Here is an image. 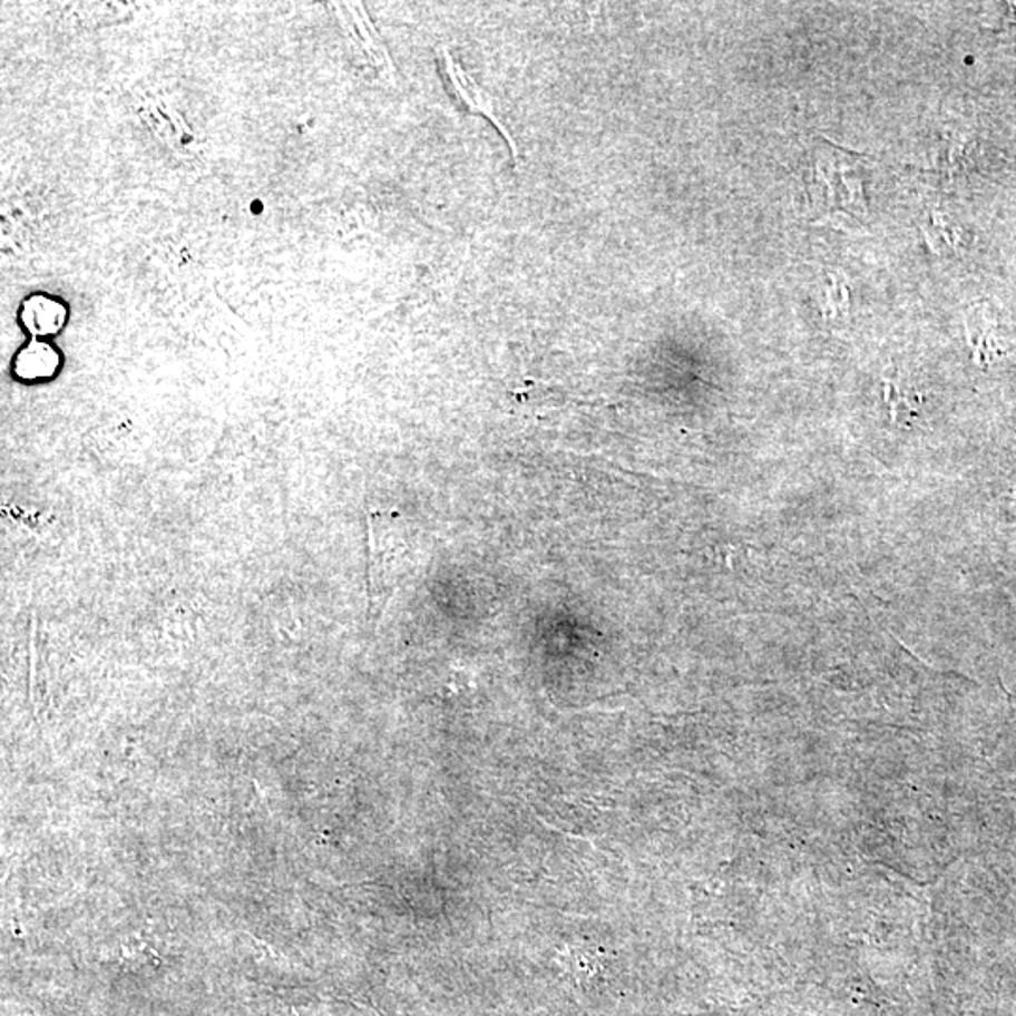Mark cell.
<instances>
[{
    "mask_svg": "<svg viewBox=\"0 0 1016 1016\" xmlns=\"http://www.w3.org/2000/svg\"><path fill=\"white\" fill-rule=\"evenodd\" d=\"M843 153L846 152H841V149H836L834 152L830 146L824 147L823 157H817L815 183H813V188H810V193L821 194V198H823L821 206L824 209L827 207L829 209L838 207V209L854 213L853 204L847 198L846 193L841 190L840 185L849 193L862 198L859 179L857 177L847 179V174H851V172L859 168V164L849 163L843 157Z\"/></svg>",
    "mask_w": 1016,
    "mask_h": 1016,
    "instance_id": "cell-1",
    "label": "cell"
},
{
    "mask_svg": "<svg viewBox=\"0 0 1016 1016\" xmlns=\"http://www.w3.org/2000/svg\"><path fill=\"white\" fill-rule=\"evenodd\" d=\"M67 316V305L59 302L57 297H49L46 294L27 297L21 305V313H19L23 326L32 335H40V338L59 332L65 326Z\"/></svg>",
    "mask_w": 1016,
    "mask_h": 1016,
    "instance_id": "cell-3",
    "label": "cell"
},
{
    "mask_svg": "<svg viewBox=\"0 0 1016 1016\" xmlns=\"http://www.w3.org/2000/svg\"><path fill=\"white\" fill-rule=\"evenodd\" d=\"M441 59H442V70L447 74L448 81L452 85L455 89L456 97L460 98L461 104L466 106L467 109H471L472 114H480L485 116L486 119H490L494 125H496L497 130L507 138L508 147L512 152V158L518 160L520 153H518V146H516L515 139L508 134L507 128L502 127V123L499 121V117L496 116V109H494V100H491L488 92L482 91L478 87L475 79L467 76L466 70L458 65V62L452 59V55L448 49H441Z\"/></svg>",
    "mask_w": 1016,
    "mask_h": 1016,
    "instance_id": "cell-2",
    "label": "cell"
},
{
    "mask_svg": "<svg viewBox=\"0 0 1016 1016\" xmlns=\"http://www.w3.org/2000/svg\"><path fill=\"white\" fill-rule=\"evenodd\" d=\"M59 352L43 341H32L19 351L16 358V375L25 381H38L53 377L59 368Z\"/></svg>",
    "mask_w": 1016,
    "mask_h": 1016,
    "instance_id": "cell-4",
    "label": "cell"
}]
</instances>
